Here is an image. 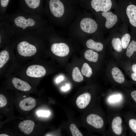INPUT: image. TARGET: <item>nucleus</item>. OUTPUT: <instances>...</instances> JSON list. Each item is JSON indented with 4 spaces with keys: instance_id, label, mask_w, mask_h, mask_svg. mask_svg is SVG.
Returning <instances> with one entry per match:
<instances>
[{
    "instance_id": "f257e3e1",
    "label": "nucleus",
    "mask_w": 136,
    "mask_h": 136,
    "mask_svg": "<svg viewBox=\"0 0 136 136\" xmlns=\"http://www.w3.org/2000/svg\"><path fill=\"white\" fill-rule=\"evenodd\" d=\"M117 4V13L130 27L131 36L136 37V0H118Z\"/></svg>"
},
{
    "instance_id": "f03ea898",
    "label": "nucleus",
    "mask_w": 136,
    "mask_h": 136,
    "mask_svg": "<svg viewBox=\"0 0 136 136\" xmlns=\"http://www.w3.org/2000/svg\"><path fill=\"white\" fill-rule=\"evenodd\" d=\"M101 17V27L105 31H111L117 28L120 17L117 13L110 10L106 12H99Z\"/></svg>"
},
{
    "instance_id": "7ed1b4c3",
    "label": "nucleus",
    "mask_w": 136,
    "mask_h": 136,
    "mask_svg": "<svg viewBox=\"0 0 136 136\" xmlns=\"http://www.w3.org/2000/svg\"><path fill=\"white\" fill-rule=\"evenodd\" d=\"M90 5L96 12H106L117 7L116 0H91Z\"/></svg>"
},
{
    "instance_id": "20e7f679",
    "label": "nucleus",
    "mask_w": 136,
    "mask_h": 136,
    "mask_svg": "<svg viewBox=\"0 0 136 136\" xmlns=\"http://www.w3.org/2000/svg\"><path fill=\"white\" fill-rule=\"evenodd\" d=\"M17 50L19 53L24 57H30L35 55L37 50L36 47L26 41L19 43L17 46Z\"/></svg>"
},
{
    "instance_id": "39448f33",
    "label": "nucleus",
    "mask_w": 136,
    "mask_h": 136,
    "mask_svg": "<svg viewBox=\"0 0 136 136\" xmlns=\"http://www.w3.org/2000/svg\"><path fill=\"white\" fill-rule=\"evenodd\" d=\"M80 26L83 31L89 34L96 32L98 28V25L96 21L90 18L82 19L80 22Z\"/></svg>"
},
{
    "instance_id": "423d86ee",
    "label": "nucleus",
    "mask_w": 136,
    "mask_h": 136,
    "mask_svg": "<svg viewBox=\"0 0 136 136\" xmlns=\"http://www.w3.org/2000/svg\"><path fill=\"white\" fill-rule=\"evenodd\" d=\"M49 5L51 13L55 17L62 16L64 12L63 4L60 0H50Z\"/></svg>"
},
{
    "instance_id": "0eeeda50",
    "label": "nucleus",
    "mask_w": 136,
    "mask_h": 136,
    "mask_svg": "<svg viewBox=\"0 0 136 136\" xmlns=\"http://www.w3.org/2000/svg\"><path fill=\"white\" fill-rule=\"evenodd\" d=\"M46 73V71L44 67L38 65H33L29 66L26 71V75L32 77H41L44 76Z\"/></svg>"
},
{
    "instance_id": "6e6552de",
    "label": "nucleus",
    "mask_w": 136,
    "mask_h": 136,
    "mask_svg": "<svg viewBox=\"0 0 136 136\" xmlns=\"http://www.w3.org/2000/svg\"><path fill=\"white\" fill-rule=\"evenodd\" d=\"M52 53L55 55L59 57H64L67 55L70 51L69 46L63 43H55L51 47Z\"/></svg>"
},
{
    "instance_id": "1a4fd4ad",
    "label": "nucleus",
    "mask_w": 136,
    "mask_h": 136,
    "mask_svg": "<svg viewBox=\"0 0 136 136\" xmlns=\"http://www.w3.org/2000/svg\"><path fill=\"white\" fill-rule=\"evenodd\" d=\"M86 121L89 125L96 128H101L104 125V121L99 116L94 114H91L86 118Z\"/></svg>"
},
{
    "instance_id": "9d476101",
    "label": "nucleus",
    "mask_w": 136,
    "mask_h": 136,
    "mask_svg": "<svg viewBox=\"0 0 136 136\" xmlns=\"http://www.w3.org/2000/svg\"><path fill=\"white\" fill-rule=\"evenodd\" d=\"M15 25L17 26L24 29L28 26H34L35 23V21L30 18L26 19L24 17L20 16L16 18L14 20Z\"/></svg>"
},
{
    "instance_id": "9b49d317",
    "label": "nucleus",
    "mask_w": 136,
    "mask_h": 136,
    "mask_svg": "<svg viewBox=\"0 0 136 136\" xmlns=\"http://www.w3.org/2000/svg\"><path fill=\"white\" fill-rule=\"evenodd\" d=\"M91 99L90 94L88 93H85L80 95L77 97L76 104L79 108L84 109L88 105Z\"/></svg>"
},
{
    "instance_id": "f8f14e48",
    "label": "nucleus",
    "mask_w": 136,
    "mask_h": 136,
    "mask_svg": "<svg viewBox=\"0 0 136 136\" xmlns=\"http://www.w3.org/2000/svg\"><path fill=\"white\" fill-rule=\"evenodd\" d=\"M36 105L35 99L31 97H28L21 100L19 105L20 108L24 111H28L33 108Z\"/></svg>"
},
{
    "instance_id": "ddd939ff",
    "label": "nucleus",
    "mask_w": 136,
    "mask_h": 136,
    "mask_svg": "<svg viewBox=\"0 0 136 136\" xmlns=\"http://www.w3.org/2000/svg\"><path fill=\"white\" fill-rule=\"evenodd\" d=\"M35 123L32 120H26L21 122L18 125L20 131L26 134H30L33 130Z\"/></svg>"
},
{
    "instance_id": "4468645a",
    "label": "nucleus",
    "mask_w": 136,
    "mask_h": 136,
    "mask_svg": "<svg viewBox=\"0 0 136 136\" xmlns=\"http://www.w3.org/2000/svg\"><path fill=\"white\" fill-rule=\"evenodd\" d=\"M12 82L14 87L19 90L27 91L31 89V86L28 83L20 79L14 78Z\"/></svg>"
},
{
    "instance_id": "2eb2a0df",
    "label": "nucleus",
    "mask_w": 136,
    "mask_h": 136,
    "mask_svg": "<svg viewBox=\"0 0 136 136\" xmlns=\"http://www.w3.org/2000/svg\"><path fill=\"white\" fill-rule=\"evenodd\" d=\"M121 118L118 116L114 118L112 121L111 126L112 130L114 133L118 135L120 134L122 131Z\"/></svg>"
},
{
    "instance_id": "dca6fc26",
    "label": "nucleus",
    "mask_w": 136,
    "mask_h": 136,
    "mask_svg": "<svg viewBox=\"0 0 136 136\" xmlns=\"http://www.w3.org/2000/svg\"><path fill=\"white\" fill-rule=\"evenodd\" d=\"M111 74L114 80L119 83H122L125 80V77L122 72L118 67L113 68L111 71Z\"/></svg>"
},
{
    "instance_id": "f3484780",
    "label": "nucleus",
    "mask_w": 136,
    "mask_h": 136,
    "mask_svg": "<svg viewBox=\"0 0 136 136\" xmlns=\"http://www.w3.org/2000/svg\"><path fill=\"white\" fill-rule=\"evenodd\" d=\"M86 46L89 49L97 51H100L104 48L103 44L100 42H95L93 40L89 39L86 43Z\"/></svg>"
},
{
    "instance_id": "a211bd4d",
    "label": "nucleus",
    "mask_w": 136,
    "mask_h": 136,
    "mask_svg": "<svg viewBox=\"0 0 136 136\" xmlns=\"http://www.w3.org/2000/svg\"><path fill=\"white\" fill-rule=\"evenodd\" d=\"M131 41L126 48V55L129 58L136 53V37L131 36Z\"/></svg>"
},
{
    "instance_id": "6ab92c4d",
    "label": "nucleus",
    "mask_w": 136,
    "mask_h": 136,
    "mask_svg": "<svg viewBox=\"0 0 136 136\" xmlns=\"http://www.w3.org/2000/svg\"><path fill=\"white\" fill-rule=\"evenodd\" d=\"M85 58L88 60L93 62H96L98 59V53L91 49L86 51L84 53Z\"/></svg>"
},
{
    "instance_id": "aec40b11",
    "label": "nucleus",
    "mask_w": 136,
    "mask_h": 136,
    "mask_svg": "<svg viewBox=\"0 0 136 136\" xmlns=\"http://www.w3.org/2000/svg\"><path fill=\"white\" fill-rule=\"evenodd\" d=\"M111 43L114 49L118 52H121L122 50V45L121 38L118 37L112 38Z\"/></svg>"
},
{
    "instance_id": "412c9836",
    "label": "nucleus",
    "mask_w": 136,
    "mask_h": 136,
    "mask_svg": "<svg viewBox=\"0 0 136 136\" xmlns=\"http://www.w3.org/2000/svg\"><path fill=\"white\" fill-rule=\"evenodd\" d=\"M21 2L29 8L35 9L39 7L41 0H20Z\"/></svg>"
},
{
    "instance_id": "4be33fe9",
    "label": "nucleus",
    "mask_w": 136,
    "mask_h": 136,
    "mask_svg": "<svg viewBox=\"0 0 136 136\" xmlns=\"http://www.w3.org/2000/svg\"><path fill=\"white\" fill-rule=\"evenodd\" d=\"M72 75L73 80L75 82H80L83 80V77L78 68L77 67L73 68Z\"/></svg>"
},
{
    "instance_id": "5701e85b",
    "label": "nucleus",
    "mask_w": 136,
    "mask_h": 136,
    "mask_svg": "<svg viewBox=\"0 0 136 136\" xmlns=\"http://www.w3.org/2000/svg\"><path fill=\"white\" fill-rule=\"evenodd\" d=\"M9 58V54L6 50H3L0 52V68H2L6 63Z\"/></svg>"
},
{
    "instance_id": "b1692460",
    "label": "nucleus",
    "mask_w": 136,
    "mask_h": 136,
    "mask_svg": "<svg viewBox=\"0 0 136 136\" xmlns=\"http://www.w3.org/2000/svg\"><path fill=\"white\" fill-rule=\"evenodd\" d=\"M81 72L83 75L87 78L90 77L92 73L91 68L86 63L83 64L81 69Z\"/></svg>"
},
{
    "instance_id": "393cba45",
    "label": "nucleus",
    "mask_w": 136,
    "mask_h": 136,
    "mask_svg": "<svg viewBox=\"0 0 136 136\" xmlns=\"http://www.w3.org/2000/svg\"><path fill=\"white\" fill-rule=\"evenodd\" d=\"M70 129L73 136H82L83 135L75 125L71 124L70 126Z\"/></svg>"
},
{
    "instance_id": "a878e982",
    "label": "nucleus",
    "mask_w": 136,
    "mask_h": 136,
    "mask_svg": "<svg viewBox=\"0 0 136 136\" xmlns=\"http://www.w3.org/2000/svg\"><path fill=\"white\" fill-rule=\"evenodd\" d=\"M122 96L120 94H116L111 95L108 97V102L111 103H115L120 101Z\"/></svg>"
},
{
    "instance_id": "bb28decb",
    "label": "nucleus",
    "mask_w": 136,
    "mask_h": 136,
    "mask_svg": "<svg viewBox=\"0 0 136 136\" xmlns=\"http://www.w3.org/2000/svg\"><path fill=\"white\" fill-rule=\"evenodd\" d=\"M129 126L131 130L136 134V118H132L128 120Z\"/></svg>"
},
{
    "instance_id": "cd10ccee",
    "label": "nucleus",
    "mask_w": 136,
    "mask_h": 136,
    "mask_svg": "<svg viewBox=\"0 0 136 136\" xmlns=\"http://www.w3.org/2000/svg\"><path fill=\"white\" fill-rule=\"evenodd\" d=\"M50 113L48 111L39 110L37 112L38 116L48 117L50 114Z\"/></svg>"
},
{
    "instance_id": "c85d7f7f",
    "label": "nucleus",
    "mask_w": 136,
    "mask_h": 136,
    "mask_svg": "<svg viewBox=\"0 0 136 136\" xmlns=\"http://www.w3.org/2000/svg\"><path fill=\"white\" fill-rule=\"evenodd\" d=\"M7 104V100L6 97L2 94H0V107L5 106Z\"/></svg>"
},
{
    "instance_id": "c756f323",
    "label": "nucleus",
    "mask_w": 136,
    "mask_h": 136,
    "mask_svg": "<svg viewBox=\"0 0 136 136\" xmlns=\"http://www.w3.org/2000/svg\"><path fill=\"white\" fill-rule=\"evenodd\" d=\"M130 96L133 101L136 104V90H133L130 92Z\"/></svg>"
},
{
    "instance_id": "7c9ffc66",
    "label": "nucleus",
    "mask_w": 136,
    "mask_h": 136,
    "mask_svg": "<svg viewBox=\"0 0 136 136\" xmlns=\"http://www.w3.org/2000/svg\"><path fill=\"white\" fill-rule=\"evenodd\" d=\"M10 0H0V5L2 7H6L8 5Z\"/></svg>"
},
{
    "instance_id": "2f4dec72",
    "label": "nucleus",
    "mask_w": 136,
    "mask_h": 136,
    "mask_svg": "<svg viewBox=\"0 0 136 136\" xmlns=\"http://www.w3.org/2000/svg\"><path fill=\"white\" fill-rule=\"evenodd\" d=\"M70 88V86L68 84H67L64 86L62 87L61 88V90L63 91H65L69 90Z\"/></svg>"
},
{
    "instance_id": "473e14b6",
    "label": "nucleus",
    "mask_w": 136,
    "mask_h": 136,
    "mask_svg": "<svg viewBox=\"0 0 136 136\" xmlns=\"http://www.w3.org/2000/svg\"><path fill=\"white\" fill-rule=\"evenodd\" d=\"M63 79V77L62 76H60L57 78L56 80V83H58L60 82L61 81H62Z\"/></svg>"
},
{
    "instance_id": "72a5a7b5",
    "label": "nucleus",
    "mask_w": 136,
    "mask_h": 136,
    "mask_svg": "<svg viewBox=\"0 0 136 136\" xmlns=\"http://www.w3.org/2000/svg\"><path fill=\"white\" fill-rule=\"evenodd\" d=\"M0 136H8L9 135L5 134H0Z\"/></svg>"
},
{
    "instance_id": "f704fd0d",
    "label": "nucleus",
    "mask_w": 136,
    "mask_h": 136,
    "mask_svg": "<svg viewBox=\"0 0 136 136\" xmlns=\"http://www.w3.org/2000/svg\"><path fill=\"white\" fill-rule=\"evenodd\" d=\"M25 96H23V97H25Z\"/></svg>"
}]
</instances>
